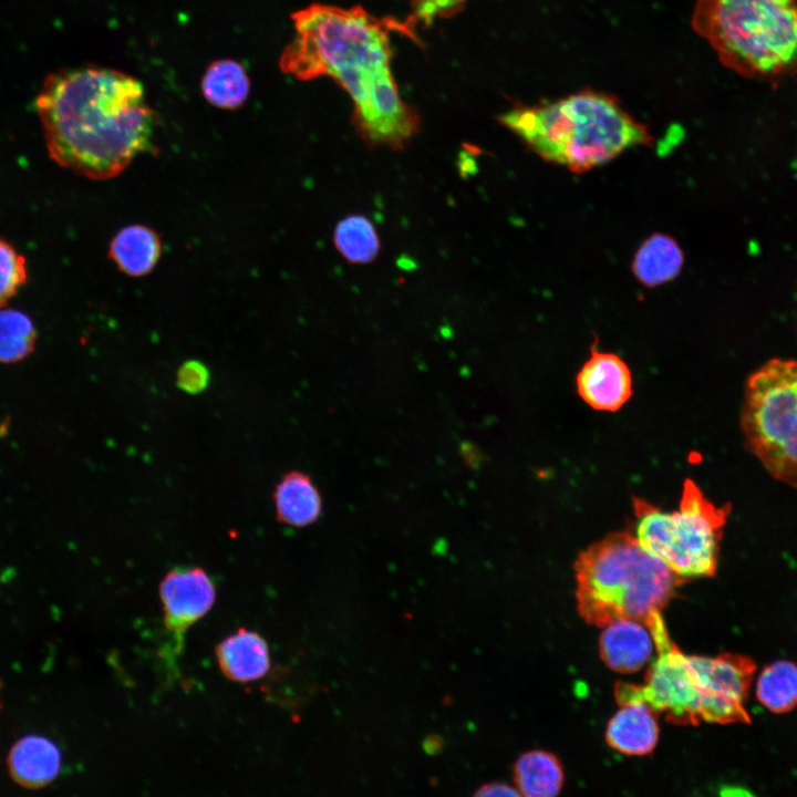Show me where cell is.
Here are the masks:
<instances>
[{
	"label": "cell",
	"instance_id": "cell-8",
	"mask_svg": "<svg viewBox=\"0 0 797 797\" xmlns=\"http://www.w3.org/2000/svg\"><path fill=\"white\" fill-rule=\"evenodd\" d=\"M645 624L658 655L649 666L643 684H615L618 704L642 702L676 725L702 723L701 701L689 655L671 640L661 612L653 613Z\"/></svg>",
	"mask_w": 797,
	"mask_h": 797
},
{
	"label": "cell",
	"instance_id": "cell-16",
	"mask_svg": "<svg viewBox=\"0 0 797 797\" xmlns=\"http://www.w3.org/2000/svg\"><path fill=\"white\" fill-rule=\"evenodd\" d=\"M278 521L302 528L315 522L322 513V497L311 477L300 470L286 473L273 493Z\"/></svg>",
	"mask_w": 797,
	"mask_h": 797
},
{
	"label": "cell",
	"instance_id": "cell-21",
	"mask_svg": "<svg viewBox=\"0 0 797 797\" xmlns=\"http://www.w3.org/2000/svg\"><path fill=\"white\" fill-rule=\"evenodd\" d=\"M755 694L768 711L783 714L797 706V664L777 660L767 664L756 681Z\"/></svg>",
	"mask_w": 797,
	"mask_h": 797
},
{
	"label": "cell",
	"instance_id": "cell-26",
	"mask_svg": "<svg viewBox=\"0 0 797 797\" xmlns=\"http://www.w3.org/2000/svg\"><path fill=\"white\" fill-rule=\"evenodd\" d=\"M467 0H416L414 18L431 23L435 18L451 17L459 11Z\"/></svg>",
	"mask_w": 797,
	"mask_h": 797
},
{
	"label": "cell",
	"instance_id": "cell-15",
	"mask_svg": "<svg viewBox=\"0 0 797 797\" xmlns=\"http://www.w3.org/2000/svg\"><path fill=\"white\" fill-rule=\"evenodd\" d=\"M8 769L11 778L25 788H41L61 772L62 755L58 745L41 735L21 737L10 749Z\"/></svg>",
	"mask_w": 797,
	"mask_h": 797
},
{
	"label": "cell",
	"instance_id": "cell-11",
	"mask_svg": "<svg viewBox=\"0 0 797 797\" xmlns=\"http://www.w3.org/2000/svg\"><path fill=\"white\" fill-rule=\"evenodd\" d=\"M577 392L597 411L615 412L632 396V375L617 354L591 349L576 377Z\"/></svg>",
	"mask_w": 797,
	"mask_h": 797
},
{
	"label": "cell",
	"instance_id": "cell-5",
	"mask_svg": "<svg viewBox=\"0 0 797 797\" xmlns=\"http://www.w3.org/2000/svg\"><path fill=\"white\" fill-rule=\"evenodd\" d=\"M692 27L743 76L797 74V0H697Z\"/></svg>",
	"mask_w": 797,
	"mask_h": 797
},
{
	"label": "cell",
	"instance_id": "cell-6",
	"mask_svg": "<svg viewBox=\"0 0 797 797\" xmlns=\"http://www.w3.org/2000/svg\"><path fill=\"white\" fill-rule=\"evenodd\" d=\"M634 537L683 582L712 577L718 566L720 545L731 505L717 506L686 479L677 510L663 511L633 497Z\"/></svg>",
	"mask_w": 797,
	"mask_h": 797
},
{
	"label": "cell",
	"instance_id": "cell-12",
	"mask_svg": "<svg viewBox=\"0 0 797 797\" xmlns=\"http://www.w3.org/2000/svg\"><path fill=\"white\" fill-rule=\"evenodd\" d=\"M653 638L645 623L618 620L604 627L599 639L601 660L618 673H634L651 659Z\"/></svg>",
	"mask_w": 797,
	"mask_h": 797
},
{
	"label": "cell",
	"instance_id": "cell-25",
	"mask_svg": "<svg viewBox=\"0 0 797 797\" xmlns=\"http://www.w3.org/2000/svg\"><path fill=\"white\" fill-rule=\"evenodd\" d=\"M209 380L208 368L197 360L184 362L176 374L177 386L189 394L203 392L207 387Z\"/></svg>",
	"mask_w": 797,
	"mask_h": 797
},
{
	"label": "cell",
	"instance_id": "cell-2",
	"mask_svg": "<svg viewBox=\"0 0 797 797\" xmlns=\"http://www.w3.org/2000/svg\"><path fill=\"white\" fill-rule=\"evenodd\" d=\"M50 157L77 175L105 180L151 151L156 115L143 84L86 65L50 74L35 100Z\"/></svg>",
	"mask_w": 797,
	"mask_h": 797
},
{
	"label": "cell",
	"instance_id": "cell-19",
	"mask_svg": "<svg viewBox=\"0 0 797 797\" xmlns=\"http://www.w3.org/2000/svg\"><path fill=\"white\" fill-rule=\"evenodd\" d=\"M684 263V253L672 237L653 234L636 250L632 271L646 287H656L677 277Z\"/></svg>",
	"mask_w": 797,
	"mask_h": 797
},
{
	"label": "cell",
	"instance_id": "cell-28",
	"mask_svg": "<svg viewBox=\"0 0 797 797\" xmlns=\"http://www.w3.org/2000/svg\"><path fill=\"white\" fill-rule=\"evenodd\" d=\"M473 797H524L519 790L511 785L500 782H491L480 786Z\"/></svg>",
	"mask_w": 797,
	"mask_h": 797
},
{
	"label": "cell",
	"instance_id": "cell-1",
	"mask_svg": "<svg viewBox=\"0 0 797 797\" xmlns=\"http://www.w3.org/2000/svg\"><path fill=\"white\" fill-rule=\"evenodd\" d=\"M292 21L294 37L280 56L281 71L298 80L332 77L353 101L352 122L361 138L371 146L403 148L421 121L392 75L390 33L413 37V23L321 3L294 12Z\"/></svg>",
	"mask_w": 797,
	"mask_h": 797
},
{
	"label": "cell",
	"instance_id": "cell-20",
	"mask_svg": "<svg viewBox=\"0 0 797 797\" xmlns=\"http://www.w3.org/2000/svg\"><path fill=\"white\" fill-rule=\"evenodd\" d=\"M201 91L211 105L234 110L247 100L250 80L239 62L230 59L217 60L206 69Z\"/></svg>",
	"mask_w": 797,
	"mask_h": 797
},
{
	"label": "cell",
	"instance_id": "cell-3",
	"mask_svg": "<svg viewBox=\"0 0 797 797\" xmlns=\"http://www.w3.org/2000/svg\"><path fill=\"white\" fill-rule=\"evenodd\" d=\"M497 120L542 159L575 173L652 142L648 127L615 99L592 91L545 104L516 106Z\"/></svg>",
	"mask_w": 797,
	"mask_h": 797
},
{
	"label": "cell",
	"instance_id": "cell-24",
	"mask_svg": "<svg viewBox=\"0 0 797 797\" xmlns=\"http://www.w3.org/2000/svg\"><path fill=\"white\" fill-rule=\"evenodd\" d=\"M27 260L11 244L0 238V307L25 284Z\"/></svg>",
	"mask_w": 797,
	"mask_h": 797
},
{
	"label": "cell",
	"instance_id": "cell-27",
	"mask_svg": "<svg viewBox=\"0 0 797 797\" xmlns=\"http://www.w3.org/2000/svg\"><path fill=\"white\" fill-rule=\"evenodd\" d=\"M691 797H758L755 791L742 784L721 782L698 789Z\"/></svg>",
	"mask_w": 797,
	"mask_h": 797
},
{
	"label": "cell",
	"instance_id": "cell-4",
	"mask_svg": "<svg viewBox=\"0 0 797 797\" xmlns=\"http://www.w3.org/2000/svg\"><path fill=\"white\" fill-rule=\"evenodd\" d=\"M577 609L589 624L645 623L666 607L683 581L644 550L633 534L618 531L581 551L575 563Z\"/></svg>",
	"mask_w": 797,
	"mask_h": 797
},
{
	"label": "cell",
	"instance_id": "cell-23",
	"mask_svg": "<svg viewBox=\"0 0 797 797\" xmlns=\"http://www.w3.org/2000/svg\"><path fill=\"white\" fill-rule=\"evenodd\" d=\"M37 340L35 327L24 312L0 310V363H15L32 353Z\"/></svg>",
	"mask_w": 797,
	"mask_h": 797
},
{
	"label": "cell",
	"instance_id": "cell-17",
	"mask_svg": "<svg viewBox=\"0 0 797 797\" xmlns=\"http://www.w3.org/2000/svg\"><path fill=\"white\" fill-rule=\"evenodd\" d=\"M513 778L524 797H558L565 784V768L553 753L531 749L516 759Z\"/></svg>",
	"mask_w": 797,
	"mask_h": 797
},
{
	"label": "cell",
	"instance_id": "cell-29",
	"mask_svg": "<svg viewBox=\"0 0 797 797\" xmlns=\"http://www.w3.org/2000/svg\"><path fill=\"white\" fill-rule=\"evenodd\" d=\"M0 707H1V700H0Z\"/></svg>",
	"mask_w": 797,
	"mask_h": 797
},
{
	"label": "cell",
	"instance_id": "cell-14",
	"mask_svg": "<svg viewBox=\"0 0 797 797\" xmlns=\"http://www.w3.org/2000/svg\"><path fill=\"white\" fill-rule=\"evenodd\" d=\"M221 673L230 681L247 683L263 677L270 669V652L266 640L245 628L222 639L215 648Z\"/></svg>",
	"mask_w": 797,
	"mask_h": 797
},
{
	"label": "cell",
	"instance_id": "cell-9",
	"mask_svg": "<svg viewBox=\"0 0 797 797\" xmlns=\"http://www.w3.org/2000/svg\"><path fill=\"white\" fill-rule=\"evenodd\" d=\"M706 723H749L746 701L756 663L746 655L724 652L715 656L689 655Z\"/></svg>",
	"mask_w": 797,
	"mask_h": 797
},
{
	"label": "cell",
	"instance_id": "cell-13",
	"mask_svg": "<svg viewBox=\"0 0 797 797\" xmlns=\"http://www.w3.org/2000/svg\"><path fill=\"white\" fill-rule=\"evenodd\" d=\"M609 720L604 738L609 747L627 756L651 754L658 742L660 728L658 714L642 702L620 705Z\"/></svg>",
	"mask_w": 797,
	"mask_h": 797
},
{
	"label": "cell",
	"instance_id": "cell-18",
	"mask_svg": "<svg viewBox=\"0 0 797 797\" xmlns=\"http://www.w3.org/2000/svg\"><path fill=\"white\" fill-rule=\"evenodd\" d=\"M158 235L142 225L121 229L110 244L108 256L125 275L142 277L149 273L161 256Z\"/></svg>",
	"mask_w": 797,
	"mask_h": 797
},
{
	"label": "cell",
	"instance_id": "cell-7",
	"mask_svg": "<svg viewBox=\"0 0 797 797\" xmlns=\"http://www.w3.org/2000/svg\"><path fill=\"white\" fill-rule=\"evenodd\" d=\"M741 428L764 468L797 488V360L772 359L748 376Z\"/></svg>",
	"mask_w": 797,
	"mask_h": 797
},
{
	"label": "cell",
	"instance_id": "cell-10",
	"mask_svg": "<svg viewBox=\"0 0 797 797\" xmlns=\"http://www.w3.org/2000/svg\"><path fill=\"white\" fill-rule=\"evenodd\" d=\"M159 598L164 625L170 638L168 650L162 656L169 665H175L184 648L185 632L214 605L216 587L200 567H175L162 579Z\"/></svg>",
	"mask_w": 797,
	"mask_h": 797
},
{
	"label": "cell",
	"instance_id": "cell-22",
	"mask_svg": "<svg viewBox=\"0 0 797 797\" xmlns=\"http://www.w3.org/2000/svg\"><path fill=\"white\" fill-rule=\"evenodd\" d=\"M333 240L337 250L354 265L372 262L381 249L374 225L362 215H351L342 219L335 227Z\"/></svg>",
	"mask_w": 797,
	"mask_h": 797
}]
</instances>
